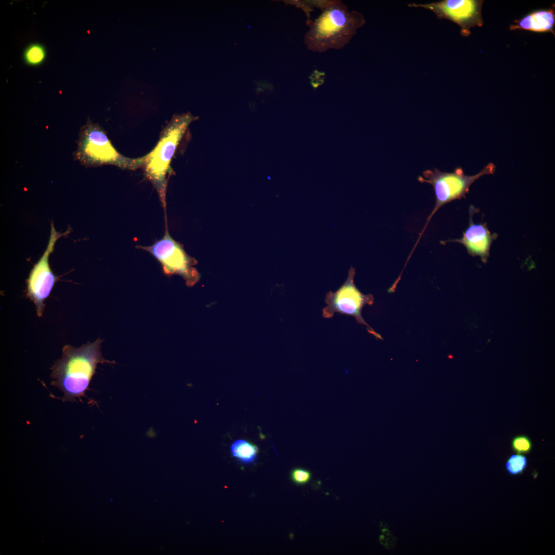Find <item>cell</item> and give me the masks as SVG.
Returning <instances> with one entry per match:
<instances>
[{"mask_svg":"<svg viewBox=\"0 0 555 555\" xmlns=\"http://www.w3.org/2000/svg\"><path fill=\"white\" fill-rule=\"evenodd\" d=\"M74 159L85 167L112 165L122 169L135 170L142 168L143 157L132 158L120 154L112 145L106 133L89 119L81 128Z\"/></svg>","mask_w":555,"mask_h":555,"instance_id":"obj_4","label":"cell"},{"mask_svg":"<svg viewBox=\"0 0 555 555\" xmlns=\"http://www.w3.org/2000/svg\"><path fill=\"white\" fill-rule=\"evenodd\" d=\"M511 447L517 454H527L532 449V442L527 436L519 435L513 438Z\"/></svg>","mask_w":555,"mask_h":555,"instance_id":"obj_15","label":"cell"},{"mask_svg":"<svg viewBox=\"0 0 555 555\" xmlns=\"http://www.w3.org/2000/svg\"><path fill=\"white\" fill-rule=\"evenodd\" d=\"M527 459L522 454L511 455L506 462V469L511 475H517L522 474L527 466Z\"/></svg>","mask_w":555,"mask_h":555,"instance_id":"obj_13","label":"cell"},{"mask_svg":"<svg viewBox=\"0 0 555 555\" xmlns=\"http://www.w3.org/2000/svg\"><path fill=\"white\" fill-rule=\"evenodd\" d=\"M476 209L473 206L469 209V225L463 233L462 237L459 239H448L441 241L445 244L449 242H456L463 245L468 253L472 256H479L482 262L486 263L489 256V252L492 242L498 236L496 233L491 234L488 229L486 223L474 224L472 215Z\"/></svg>","mask_w":555,"mask_h":555,"instance_id":"obj_10","label":"cell"},{"mask_svg":"<svg viewBox=\"0 0 555 555\" xmlns=\"http://www.w3.org/2000/svg\"><path fill=\"white\" fill-rule=\"evenodd\" d=\"M51 228L47 247L42 256L31 270L27 280L26 295L34 303L39 317L42 316L45 308L44 301L49 297L57 280V278L52 273L49 265V256L53 251L57 240L70 232V230L63 233L58 232L52 223Z\"/></svg>","mask_w":555,"mask_h":555,"instance_id":"obj_9","label":"cell"},{"mask_svg":"<svg viewBox=\"0 0 555 555\" xmlns=\"http://www.w3.org/2000/svg\"><path fill=\"white\" fill-rule=\"evenodd\" d=\"M310 472L306 470L297 468L294 469L291 473L292 480L298 484H303L307 483L310 479Z\"/></svg>","mask_w":555,"mask_h":555,"instance_id":"obj_17","label":"cell"},{"mask_svg":"<svg viewBox=\"0 0 555 555\" xmlns=\"http://www.w3.org/2000/svg\"><path fill=\"white\" fill-rule=\"evenodd\" d=\"M495 169V164L490 162L479 173L471 176L465 175L463 169L460 167H457L454 172L449 173L442 172L436 168H434L433 170L424 171L422 172L423 176H419L417 180L421 183H429L433 186L436 196V203L416 245L430 219L441 207L456 199H466V194L469 192L472 183L483 176L493 174Z\"/></svg>","mask_w":555,"mask_h":555,"instance_id":"obj_5","label":"cell"},{"mask_svg":"<svg viewBox=\"0 0 555 555\" xmlns=\"http://www.w3.org/2000/svg\"><path fill=\"white\" fill-rule=\"evenodd\" d=\"M24 57L28 64L37 65L42 63L44 60L45 51L41 45L33 44L27 48Z\"/></svg>","mask_w":555,"mask_h":555,"instance_id":"obj_14","label":"cell"},{"mask_svg":"<svg viewBox=\"0 0 555 555\" xmlns=\"http://www.w3.org/2000/svg\"><path fill=\"white\" fill-rule=\"evenodd\" d=\"M101 340L88 342L80 347L65 345L61 359L51 367V382L63 393L64 401L80 400L88 390L98 363L110 362L105 360L101 351Z\"/></svg>","mask_w":555,"mask_h":555,"instance_id":"obj_2","label":"cell"},{"mask_svg":"<svg viewBox=\"0 0 555 555\" xmlns=\"http://www.w3.org/2000/svg\"><path fill=\"white\" fill-rule=\"evenodd\" d=\"M555 26L554 5L548 9L533 11L510 26L511 30H524L536 32H551L554 35Z\"/></svg>","mask_w":555,"mask_h":555,"instance_id":"obj_11","label":"cell"},{"mask_svg":"<svg viewBox=\"0 0 555 555\" xmlns=\"http://www.w3.org/2000/svg\"><path fill=\"white\" fill-rule=\"evenodd\" d=\"M355 269L351 267L348 276L339 289L335 292L329 291L325 294V302L327 306L322 309V316L326 319L334 317L336 312L354 317L357 322L365 326L368 333L376 339L382 340L381 336L376 332L364 320L361 312L365 305L374 304V298L372 294H364L356 286L354 283Z\"/></svg>","mask_w":555,"mask_h":555,"instance_id":"obj_6","label":"cell"},{"mask_svg":"<svg viewBox=\"0 0 555 555\" xmlns=\"http://www.w3.org/2000/svg\"><path fill=\"white\" fill-rule=\"evenodd\" d=\"M321 8L320 15L314 21H308L309 29L304 37L307 49L311 52L321 53L342 49L365 24L361 13L350 11L341 1H325Z\"/></svg>","mask_w":555,"mask_h":555,"instance_id":"obj_1","label":"cell"},{"mask_svg":"<svg viewBox=\"0 0 555 555\" xmlns=\"http://www.w3.org/2000/svg\"><path fill=\"white\" fill-rule=\"evenodd\" d=\"M198 119V117L194 116L190 112L173 115L161 132L155 146L145 155L142 168L145 176L157 191L164 207L167 175L171 170L172 159L189 126Z\"/></svg>","mask_w":555,"mask_h":555,"instance_id":"obj_3","label":"cell"},{"mask_svg":"<svg viewBox=\"0 0 555 555\" xmlns=\"http://www.w3.org/2000/svg\"><path fill=\"white\" fill-rule=\"evenodd\" d=\"M483 1L443 0L427 4H411L409 7H421L433 12L439 19H447L460 27L461 35L468 36L470 29L483 25L482 7Z\"/></svg>","mask_w":555,"mask_h":555,"instance_id":"obj_8","label":"cell"},{"mask_svg":"<svg viewBox=\"0 0 555 555\" xmlns=\"http://www.w3.org/2000/svg\"><path fill=\"white\" fill-rule=\"evenodd\" d=\"M151 253L161 263L167 275H181L188 285H193L198 279V274L193 267L196 261L184 251L182 246L174 240L166 231L163 237L150 246L139 247Z\"/></svg>","mask_w":555,"mask_h":555,"instance_id":"obj_7","label":"cell"},{"mask_svg":"<svg viewBox=\"0 0 555 555\" xmlns=\"http://www.w3.org/2000/svg\"><path fill=\"white\" fill-rule=\"evenodd\" d=\"M382 527V534L380 536V543L386 548L390 550L394 548L398 542V539L394 536L389 529L388 526L381 522Z\"/></svg>","mask_w":555,"mask_h":555,"instance_id":"obj_16","label":"cell"},{"mask_svg":"<svg viewBox=\"0 0 555 555\" xmlns=\"http://www.w3.org/2000/svg\"><path fill=\"white\" fill-rule=\"evenodd\" d=\"M230 450L233 457L245 464L254 462L258 452V448L256 445L244 439H239L233 442Z\"/></svg>","mask_w":555,"mask_h":555,"instance_id":"obj_12","label":"cell"}]
</instances>
